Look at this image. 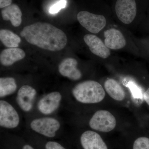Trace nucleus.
Here are the masks:
<instances>
[{
    "label": "nucleus",
    "instance_id": "obj_1",
    "mask_svg": "<svg viewBox=\"0 0 149 149\" xmlns=\"http://www.w3.org/2000/svg\"><path fill=\"white\" fill-rule=\"evenodd\" d=\"M20 35L29 44L53 52L61 50L67 43V37L62 30L46 22H36L26 26Z\"/></svg>",
    "mask_w": 149,
    "mask_h": 149
},
{
    "label": "nucleus",
    "instance_id": "obj_2",
    "mask_svg": "<svg viewBox=\"0 0 149 149\" xmlns=\"http://www.w3.org/2000/svg\"><path fill=\"white\" fill-rule=\"evenodd\" d=\"M72 94L77 101L83 104H95L102 101L105 96L102 86L97 81L87 80L77 84Z\"/></svg>",
    "mask_w": 149,
    "mask_h": 149
},
{
    "label": "nucleus",
    "instance_id": "obj_3",
    "mask_svg": "<svg viewBox=\"0 0 149 149\" xmlns=\"http://www.w3.org/2000/svg\"><path fill=\"white\" fill-rule=\"evenodd\" d=\"M116 124L114 116L109 111L104 110H100L95 113L89 121L91 128L102 132L111 131L115 128Z\"/></svg>",
    "mask_w": 149,
    "mask_h": 149
},
{
    "label": "nucleus",
    "instance_id": "obj_4",
    "mask_svg": "<svg viewBox=\"0 0 149 149\" xmlns=\"http://www.w3.org/2000/svg\"><path fill=\"white\" fill-rule=\"evenodd\" d=\"M77 19L83 27L94 34L99 33L106 24V19L103 15L86 11H82L77 14Z\"/></svg>",
    "mask_w": 149,
    "mask_h": 149
},
{
    "label": "nucleus",
    "instance_id": "obj_5",
    "mask_svg": "<svg viewBox=\"0 0 149 149\" xmlns=\"http://www.w3.org/2000/svg\"><path fill=\"white\" fill-rule=\"evenodd\" d=\"M60 125L58 120L51 117L37 118L32 120L30 124L32 130L49 138L56 136V132L60 128Z\"/></svg>",
    "mask_w": 149,
    "mask_h": 149
},
{
    "label": "nucleus",
    "instance_id": "obj_6",
    "mask_svg": "<svg viewBox=\"0 0 149 149\" xmlns=\"http://www.w3.org/2000/svg\"><path fill=\"white\" fill-rule=\"evenodd\" d=\"M116 15L125 24L131 23L136 17L137 6L135 0H117L115 6Z\"/></svg>",
    "mask_w": 149,
    "mask_h": 149
},
{
    "label": "nucleus",
    "instance_id": "obj_7",
    "mask_svg": "<svg viewBox=\"0 0 149 149\" xmlns=\"http://www.w3.org/2000/svg\"><path fill=\"white\" fill-rule=\"evenodd\" d=\"M19 116L16 110L10 104L4 100L0 101V125L7 128L18 126Z\"/></svg>",
    "mask_w": 149,
    "mask_h": 149
},
{
    "label": "nucleus",
    "instance_id": "obj_8",
    "mask_svg": "<svg viewBox=\"0 0 149 149\" xmlns=\"http://www.w3.org/2000/svg\"><path fill=\"white\" fill-rule=\"evenodd\" d=\"M62 96L58 92H52L43 97L38 102L37 108L44 114H50L58 108Z\"/></svg>",
    "mask_w": 149,
    "mask_h": 149
},
{
    "label": "nucleus",
    "instance_id": "obj_9",
    "mask_svg": "<svg viewBox=\"0 0 149 149\" xmlns=\"http://www.w3.org/2000/svg\"><path fill=\"white\" fill-rule=\"evenodd\" d=\"M36 90L28 85H23L19 88L16 97L17 104L22 110L28 112L32 109L33 102L36 96Z\"/></svg>",
    "mask_w": 149,
    "mask_h": 149
},
{
    "label": "nucleus",
    "instance_id": "obj_10",
    "mask_svg": "<svg viewBox=\"0 0 149 149\" xmlns=\"http://www.w3.org/2000/svg\"><path fill=\"white\" fill-rule=\"evenodd\" d=\"M84 40L94 54L103 58H107L110 55L109 49L96 35L87 34L84 36Z\"/></svg>",
    "mask_w": 149,
    "mask_h": 149
},
{
    "label": "nucleus",
    "instance_id": "obj_11",
    "mask_svg": "<svg viewBox=\"0 0 149 149\" xmlns=\"http://www.w3.org/2000/svg\"><path fill=\"white\" fill-rule=\"evenodd\" d=\"M77 61L75 59L68 58L62 61L58 66V71L62 76L72 80H80L82 77L81 71L77 68Z\"/></svg>",
    "mask_w": 149,
    "mask_h": 149
},
{
    "label": "nucleus",
    "instance_id": "obj_12",
    "mask_svg": "<svg viewBox=\"0 0 149 149\" xmlns=\"http://www.w3.org/2000/svg\"><path fill=\"white\" fill-rule=\"evenodd\" d=\"M80 142L84 149H108L98 133L91 130L85 131L82 134Z\"/></svg>",
    "mask_w": 149,
    "mask_h": 149
},
{
    "label": "nucleus",
    "instance_id": "obj_13",
    "mask_svg": "<svg viewBox=\"0 0 149 149\" xmlns=\"http://www.w3.org/2000/svg\"><path fill=\"white\" fill-rule=\"evenodd\" d=\"M104 44L109 49H120L126 45L125 37L119 30L111 28L106 30L104 33Z\"/></svg>",
    "mask_w": 149,
    "mask_h": 149
},
{
    "label": "nucleus",
    "instance_id": "obj_14",
    "mask_svg": "<svg viewBox=\"0 0 149 149\" xmlns=\"http://www.w3.org/2000/svg\"><path fill=\"white\" fill-rule=\"evenodd\" d=\"M25 56L23 50L18 48H11L2 51L0 54V61L3 66L12 65L17 61L21 60Z\"/></svg>",
    "mask_w": 149,
    "mask_h": 149
},
{
    "label": "nucleus",
    "instance_id": "obj_15",
    "mask_svg": "<svg viewBox=\"0 0 149 149\" xmlns=\"http://www.w3.org/2000/svg\"><path fill=\"white\" fill-rule=\"evenodd\" d=\"M1 15L4 20L10 21L13 26L17 27L22 22V13L19 7L13 4L3 8L1 11Z\"/></svg>",
    "mask_w": 149,
    "mask_h": 149
},
{
    "label": "nucleus",
    "instance_id": "obj_16",
    "mask_svg": "<svg viewBox=\"0 0 149 149\" xmlns=\"http://www.w3.org/2000/svg\"><path fill=\"white\" fill-rule=\"evenodd\" d=\"M105 90L110 97L115 100L121 101L125 98V91L121 85L113 79H108L104 84Z\"/></svg>",
    "mask_w": 149,
    "mask_h": 149
},
{
    "label": "nucleus",
    "instance_id": "obj_17",
    "mask_svg": "<svg viewBox=\"0 0 149 149\" xmlns=\"http://www.w3.org/2000/svg\"><path fill=\"white\" fill-rule=\"evenodd\" d=\"M0 40L3 45L8 48H17L21 42V38L8 29L0 30Z\"/></svg>",
    "mask_w": 149,
    "mask_h": 149
},
{
    "label": "nucleus",
    "instance_id": "obj_18",
    "mask_svg": "<svg viewBox=\"0 0 149 149\" xmlns=\"http://www.w3.org/2000/svg\"><path fill=\"white\" fill-rule=\"evenodd\" d=\"M17 86L15 79L12 77L0 78V97H3L13 94L16 91Z\"/></svg>",
    "mask_w": 149,
    "mask_h": 149
},
{
    "label": "nucleus",
    "instance_id": "obj_19",
    "mask_svg": "<svg viewBox=\"0 0 149 149\" xmlns=\"http://www.w3.org/2000/svg\"><path fill=\"white\" fill-rule=\"evenodd\" d=\"M133 149H149V139L142 137L136 139L133 144Z\"/></svg>",
    "mask_w": 149,
    "mask_h": 149
},
{
    "label": "nucleus",
    "instance_id": "obj_20",
    "mask_svg": "<svg viewBox=\"0 0 149 149\" xmlns=\"http://www.w3.org/2000/svg\"><path fill=\"white\" fill-rule=\"evenodd\" d=\"M67 3L66 0H60L52 6L49 9V13L52 14L57 13L62 9L65 8Z\"/></svg>",
    "mask_w": 149,
    "mask_h": 149
},
{
    "label": "nucleus",
    "instance_id": "obj_21",
    "mask_svg": "<svg viewBox=\"0 0 149 149\" xmlns=\"http://www.w3.org/2000/svg\"><path fill=\"white\" fill-rule=\"evenodd\" d=\"M46 149H65L58 143L54 141H49L46 144Z\"/></svg>",
    "mask_w": 149,
    "mask_h": 149
},
{
    "label": "nucleus",
    "instance_id": "obj_22",
    "mask_svg": "<svg viewBox=\"0 0 149 149\" xmlns=\"http://www.w3.org/2000/svg\"><path fill=\"white\" fill-rule=\"evenodd\" d=\"M12 0H0V8H4L11 4Z\"/></svg>",
    "mask_w": 149,
    "mask_h": 149
},
{
    "label": "nucleus",
    "instance_id": "obj_23",
    "mask_svg": "<svg viewBox=\"0 0 149 149\" xmlns=\"http://www.w3.org/2000/svg\"><path fill=\"white\" fill-rule=\"evenodd\" d=\"M144 98L145 101L149 106V88L144 93Z\"/></svg>",
    "mask_w": 149,
    "mask_h": 149
},
{
    "label": "nucleus",
    "instance_id": "obj_24",
    "mask_svg": "<svg viewBox=\"0 0 149 149\" xmlns=\"http://www.w3.org/2000/svg\"><path fill=\"white\" fill-rule=\"evenodd\" d=\"M23 149H34L31 147V146H29V145H25L23 147Z\"/></svg>",
    "mask_w": 149,
    "mask_h": 149
}]
</instances>
